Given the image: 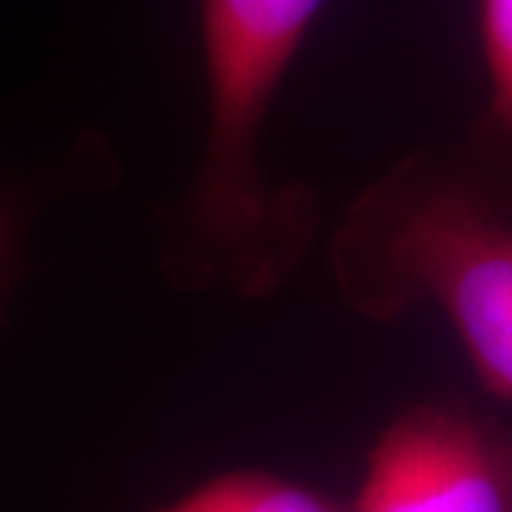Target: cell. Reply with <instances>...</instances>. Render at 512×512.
Masks as SVG:
<instances>
[{"mask_svg": "<svg viewBox=\"0 0 512 512\" xmlns=\"http://www.w3.org/2000/svg\"><path fill=\"white\" fill-rule=\"evenodd\" d=\"M29 220V200L12 191L0 188V296L9 291L12 279L18 274L20 237Z\"/></svg>", "mask_w": 512, "mask_h": 512, "instance_id": "8992f818", "label": "cell"}, {"mask_svg": "<svg viewBox=\"0 0 512 512\" xmlns=\"http://www.w3.org/2000/svg\"><path fill=\"white\" fill-rule=\"evenodd\" d=\"M157 512H348V507L293 478L231 470L205 478Z\"/></svg>", "mask_w": 512, "mask_h": 512, "instance_id": "277c9868", "label": "cell"}, {"mask_svg": "<svg viewBox=\"0 0 512 512\" xmlns=\"http://www.w3.org/2000/svg\"><path fill=\"white\" fill-rule=\"evenodd\" d=\"M330 268L370 322L433 305L478 384L512 404V220L478 180L416 157L396 163L348 205Z\"/></svg>", "mask_w": 512, "mask_h": 512, "instance_id": "7a4b0ae2", "label": "cell"}, {"mask_svg": "<svg viewBox=\"0 0 512 512\" xmlns=\"http://www.w3.org/2000/svg\"><path fill=\"white\" fill-rule=\"evenodd\" d=\"M325 0H200L205 146L174 211L163 268L183 291L276 293L311 251L319 202L262 168V126Z\"/></svg>", "mask_w": 512, "mask_h": 512, "instance_id": "6da1fadb", "label": "cell"}, {"mask_svg": "<svg viewBox=\"0 0 512 512\" xmlns=\"http://www.w3.org/2000/svg\"><path fill=\"white\" fill-rule=\"evenodd\" d=\"M476 32L487 80L484 143L512 157V0H476Z\"/></svg>", "mask_w": 512, "mask_h": 512, "instance_id": "5b68a950", "label": "cell"}, {"mask_svg": "<svg viewBox=\"0 0 512 512\" xmlns=\"http://www.w3.org/2000/svg\"><path fill=\"white\" fill-rule=\"evenodd\" d=\"M348 512H512V433L453 404H413L373 441Z\"/></svg>", "mask_w": 512, "mask_h": 512, "instance_id": "3957f363", "label": "cell"}]
</instances>
